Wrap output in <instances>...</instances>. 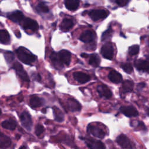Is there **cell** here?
Masks as SVG:
<instances>
[{
  "mask_svg": "<svg viewBox=\"0 0 149 149\" xmlns=\"http://www.w3.org/2000/svg\"><path fill=\"white\" fill-rule=\"evenodd\" d=\"M129 54L131 55H135L139 53V46L138 45H133L130 46L128 49Z\"/></svg>",
  "mask_w": 149,
  "mask_h": 149,
  "instance_id": "d6a6232c",
  "label": "cell"
},
{
  "mask_svg": "<svg viewBox=\"0 0 149 149\" xmlns=\"http://www.w3.org/2000/svg\"><path fill=\"white\" fill-rule=\"evenodd\" d=\"M115 1L119 6H123L127 4L128 0H115Z\"/></svg>",
  "mask_w": 149,
  "mask_h": 149,
  "instance_id": "d590c367",
  "label": "cell"
},
{
  "mask_svg": "<svg viewBox=\"0 0 149 149\" xmlns=\"http://www.w3.org/2000/svg\"><path fill=\"white\" fill-rule=\"evenodd\" d=\"M22 21V27L24 30H30L34 32L38 29V23L35 20L27 17L23 19Z\"/></svg>",
  "mask_w": 149,
  "mask_h": 149,
  "instance_id": "52a82bcc",
  "label": "cell"
},
{
  "mask_svg": "<svg viewBox=\"0 0 149 149\" xmlns=\"http://www.w3.org/2000/svg\"><path fill=\"white\" fill-rule=\"evenodd\" d=\"M8 18L15 23H19L23 20L24 15L20 10H16L8 15Z\"/></svg>",
  "mask_w": 149,
  "mask_h": 149,
  "instance_id": "d6986e66",
  "label": "cell"
},
{
  "mask_svg": "<svg viewBox=\"0 0 149 149\" xmlns=\"http://www.w3.org/2000/svg\"><path fill=\"white\" fill-rule=\"evenodd\" d=\"M50 59L52 62V63H53V65L55 66V68H58L59 67H61L62 65L60 63L58 58V56H57V53L55 52H52L49 56Z\"/></svg>",
  "mask_w": 149,
  "mask_h": 149,
  "instance_id": "83f0119b",
  "label": "cell"
},
{
  "mask_svg": "<svg viewBox=\"0 0 149 149\" xmlns=\"http://www.w3.org/2000/svg\"><path fill=\"white\" fill-rule=\"evenodd\" d=\"M31 77H33V80H35V81H38V82L41 81V76L40 75L39 73L33 72V73L31 74Z\"/></svg>",
  "mask_w": 149,
  "mask_h": 149,
  "instance_id": "e575fe53",
  "label": "cell"
},
{
  "mask_svg": "<svg viewBox=\"0 0 149 149\" xmlns=\"http://www.w3.org/2000/svg\"><path fill=\"white\" fill-rule=\"evenodd\" d=\"M87 132L89 134L100 139H103L105 136V133L102 129L97 126L92 125H88L87 127Z\"/></svg>",
  "mask_w": 149,
  "mask_h": 149,
  "instance_id": "ba28073f",
  "label": "cell"
},
{
  "mask_svg": "<svg viewBox=\"0 0 149 149\" xmlns=\"http://www.w3.org/2000/svg\"><path fill=\"white\" fill-rule=\"evenodd\" d=\"M29 102L30 107L34 108L40 107L44 104V99L41 98L36 95H33L30 97Z\"/></svg>",
  "mask_w": 149,
  "mask_h": 149,
  "instance_id": "e0dca14e",
  "label": "cell"
},
{
  "mask_svg": "<svg viewBox=\"0 0 149 149\" xmlns=\"http://www.w3.org/2000/svg\"><path fill=\"white\" fill-rule=\"evenodd\" d=\"M81 56L83 57V58H86V57L88 56V55L85 54V53H83V54H81Z\"/></svg>",
  "mask_w": 149,
  "mask_h": 149,
  "instance_id": "74e56055",
  "label": "cell"
},
{
  "mask_svg": "<svg viewBox=\"0 0 149 149\" xmlns=\"http://www.w3.org/2000/svg\"><path fill=\"white\" fill-rule=\"evenodd\" d=\"M86 144L87 146L92 149H101L105 148V146L100 140H96L93 139L82 138Z\"/></svg>",
  "mask_w": 149,
  "mask_h": 149,
  "instance_id": "9c48e42d",
  "label": "cell"
},
{
  "mask_svg": "<svg viewBox=\"0 0 149 149\" xmlns=\"http://www.w3.org/2000/svg\"><path fill=\"white\" fill-rule=\"evenodd\" d=\"M57 56L58 60L62 65H69L71 61V53L69 51L66 49H62L57 53Z\"/></svg>",
  "mask_w": 149,
  "mask_h": 149,
  "instance_id": "5b68a950",
  "label": "cell"
},
{
  "mask_svg": "<svg viewBox=\"0 0 149 149\" xmlns=\"http://www.w3.org/2000/svg\"><path fill=\"white\" fill-rule=\"evenodd\" d=\"M13 69L15 70L17 76L23 81L25 82H29L30 79L29 77L23 69L22 65L18 62H15L13 65Z\"/></svg>",
  "mask_w": 149,
  "mask_h": 149,
  "instance_id": "3957f363",
  "label": "cell"
},
{
  "mask_svg": "<svg viewBox=\"0 0 149 149\" xmlns=\"http://www.w3.org/2000/svg\"><path fill=\"white\" fill-rule=\"evenodd\" d=\"M95 36V34L93 31L86 30L80 35L79 40L84 43H90L94 40Z\"/></svg>",
  "mask_w": 149,
  "mask_h": 149,
  "instance_id": "4fadbf2b",
  "label": "cell"
},
{
  "mask_svg": "<svg viewBox=\"0 0 149 149\" xmlns=\"http://www.w3.org/2000/svg\"><path fill=\"white\" fill-rule=\"evenodd\" d=\"M145 86H146V84L144 83H140L137 86V89L138 90H140L143 88H144Z\"/></svg>",
  "mask_w": 149,
  "mask_h": 149,
  "instance_id": "8d00e7d4",
  "label": "cell"
},
{
  "mask_svg": "<svg viewBox=\"0 0 149 149\" xmlns=\"http://www.w3.org/2000/svg\"><path fill=\"white\" fill-rule=\"evenodd\" d=\"M66 8L69 10H75L79 6V0H66L65 2Z\"/></svg>",
  "mask_w": 149,
  "mask_h": 149,
  "instance_id": "cb8c5ba5",
  "label": "cell"
},
{
  "mask_svg": "<svg viewBox=\"0 0 149 149\" xmlns=\"http://www.w3.org/2000/svg\"><path fill=\"white\" fill-rule=\"evenodd\" d=\"M136 68L143 72L149 71V61L143 59H137L134 62Z\"/></svg>",
  "mask_w": 149,
  "mask_h": 149,
  "instance_id": "2e32d148",
  "label": "cell"
},
{
  "mask_svg": "<svg viewBox=\"0 0 149 149\" xmlns=\"http://www.w3.org/2000/svg\"><path fill=\"white\" fill-rule=\"evenodd\" d=\"M73 22L72 19L65 18L64 19L60 25V29L63 31H69L73 26Z\"/></svg>",
  "mask_w": 149,
  "mask_h": 149,
  "instance_id": "603a6c76",
  "label": "cell"
},
{
  "mask_svg": "<svg viewBox=\"0 0 149 149\" xmlns=\"http://www.w3.org/2000/svg\"><path fill=\"white\" fill-rule=\"evenodd\" d=\"M37 9L38 12H41L42 13H47L49 12L48 7L44 2L39 3L37 6Z\"/></svg>",
  "mask_w": 149,
  "mask_h": 149,
  "instance_id": "1f68e13d",
  "label": "cell"
},
{
  "mask_svg": "<svg viewBox=\"0 0 149 149\" xmlns=\"http://www.w3.org/2000/svg\"><path fill=\"white\" fill-rule=\"evenodd\" d=\"M118 144L123 148H131L133 147L130 139L125 134H120L116 138Z\"/></svg>",
  "mask_w": 149,
  "mask_h": 149,
  "instance_id": "7c38bea8",
  "label": "cell"
},
{
  "mask_svg": "<svg viewBox=\"0 0 149 149\" xmlns=\"http://www.w3.org/2000/svg\"><path fill=\"white\" fill-rule=\"evenodd\" d=\"M44 131V127L40 123L37 124L35 127V133L36 136H39L41 135Z\"/></svg>",
  "mask_w": 149,
  "mask_h": 149,
  "instance_id": "836d02e7",
  "label": "cell"
},
{
  "mask_svg": "<svg viewBox=\"0 0 149 149\" xmlns=\"http://www.w3.org/2000/svg\"><path fill=\"white\" fill-rule=\"evenodd\" d=\"M53 113L55 120L57 122H62L64 120V115L62 112L56 107H53Z\"/></svg>",
  "mask_w": 149,
  "mask_h": 149,
  "instance_id": "4316f807",
  "label": "cell"
},
{
  "mask_svg": "<svg viewBox=\"0 0 149 149\" xmlns=\"http://www.w3.org/2000/svg\"><path fill=\"white\" fill-rule=\"evenodd\" d=\"M0 42L2 44H8L10 42V35L7 30H0Z\"/></svg>",
  "mask_w": 149,
  "mask_h": 149,
  "instance_id": "d4e9b609",
  "label": "cell"
},
{
  "mask_svg": "<svg viewBox=\"0 0 149 149\" xmlns=\"http://www.w3.org/2000/svg\"><path fill=\"white\" fill-rule=\"evenodd\" d=\"M1 114V109H0V115Z\"/></svg>",
  "mask_w": 149,
  "mask_h": 149,
  "instance_id": "ee69618b",
  "label": "cell"
},
{
  "mask_svg": "<svg viewBox=\"0 0 149 149\" xmlns=\"http://www.w3.org/2000/svg\"><path fill=\"white\" fill-rule=\"evenodd\" d=\"M17 58L23 63L32 65L37 59L36 55L24 47H19L15 50Z\"/></svg>",
  "mask_w": 149,
  "mask_h": 149,
  "instance_id": "6da1fadb",
  "label": "cell"
},
{
  "mask_svg": "<svg viewBox=\"0 0 149 149\" xmlns=\"http://www.w3.org/2000/svg\"><path fill=\"white\" fill-rule=\"evenodd\" d=\"M4 58L5 59L6 62L8 63H10L13 61L15 59L14 54L12 51H6L4 53Z\"/></svg>",
  "mask_w": 149,
  "mask_h": 149,
  "instance_id": "f546056e",
  "label": "cell"
},
{
  "mask_svg": "<svg viewBox=\"0 0 149 149\" xmlns=\"http://www.w3.org/2000/svg\"><path fill=\"white\" fill-rule=\"evenodd\" d=\"M134 86V83L131 80H125L122 83V85L121 87V93L123 94H125L127 93L131 92L133 90Z\"/></svg>",
  "mask_w": 149,
  "mask_h": 149,
  "instance_id": "7402d4cb",
  "label": "cell"
},
{
  "mask_svg": "<svg viewBox=\"0 0 149 149\" xmlns=\"http://www.w3.org/2000/svg\"><path fill=\"white\" fill-rule=\"evenodd\" d=\"M20 120L22 125L28 131H31L33 126L31 116L29 112L25 111L22 112L20 115Z\"/></svg>",
  "mask_w": 149,
  "mask_h": 149,
  "instance_id": "7a4b0ae2",
  "label": "cell"
},
{
  "mask_svg": "<svg viewBox=\"0 0 149 149\" xmlns=\"http://www.w3.org/2000/svg\"><path fill=\"white\" fill-rule=\"evenodd\" d=\"M26 148V147H24V146H22V147H20V148Z\"/></svg>",
  "mask_w": 149,
  "mask_h": 149,
  "instance_id": "7bdbcfd3",
  "label": "cell"
},
{
  "mask_svg": "<svg viewBox=\"0 0 149 149\" xmlns=\"http://www.w3.org/2000/svg\"><path fill=\"white\" fill-rule=\"evenodd\" d=\"M120 111L127 117H136L139 115L137 110L133 106H122Z\"/></svg>",
  "mask_w": 149,
  "mask_h": 149,
  "instance_id": "30bf717a",
  "label": "cell"
},
{
  "mask_svg": "<svg viewBox=\"0 0 149 149\" xmlns=\"http://www.w3.org/2000/svg\"><path fill=\"white\" fill-rule=\"evenodd\" d=\"M67 107L69 111L72 112L79 111L81 109L80 104L73 98H69L67 100Z\"/></svg>",
  "mask_w": 149,
  "mask_h": 149,
  "instance_id": "9a60e30c",
  "label": "cell"
},
{
  "mask_svg": "<svg viewBox=\"0 0 149 149\" xmlns=\"http://www.w3.org/2000/svg\"><path fill=\"white\" fill-rule=\"evenodd\" d=\"M17 34H16V33H15V34H16V37H17V38H20V36H21V34H20V33L19 32V31H18V32H17Z\"/></svg>",
  "mask_w": 149,
  "mask_h": 149,
  "instance_id": "f35d334b",
  "label": "cell"
},
{
  "mask_svg": "<svg viewBox=\"0 0 149 149\" xmlns=\"http://www.w3.org/2000/svg\"><path fill=\"white\" fill-rule=\"evenodd\" d=\"M108 11L104 9H93L89 13L88 15L94 21H98L106 18L108 15Z\"/></svg>",
  "mask_w": 149,
  "mask_h": 149,
  "instance_id": "8992f818",
  "label": "cell"
},
{
  "mask_svg": "<svg viewBox=\"0 0 149 149\" xmlns=\"http://www.w3.org/2000/svg\"><path fill=\"white\" fill-rule=\"evenodd\" d=\"M97 90L100 97H104L106 99H109L112 95V91L105 85H98L97 87Z\"/></svg>",
  "mask_w": 149,
  "mask_h": 149,
  "instance_id": "8fae6325",
  "label": "cell"
},
{
  "mask_svg": "<svg viewBox=\"0 0 149 149\" xmlns=\"http://www.w3.org/2000/svg\"><path fill=\"white\" fill-rule=\"evenodd\" d=\"M101 54L102 56L107 59L111 60L113 57L114 49L111 42H107L101 47Z\"/></svg>",
  "mask_w": 149,
  "mask_h": 149,
  "instance_id": "277c9868",
  "label": "cell"
},
{
  "mask_svg": "<svg viewBox=\"0 0 149 149\" xmlns=\"http://www.w3.org/2000/svg\"><path fill=\"white\" fill-rule=\"evenodd\" d=\"M16 138H17V140H19V139L20 138V135H19V134H17V135H16Z\"/></svg>",
  "mask_w": 149,
  "mask_h": 149,
  "instance_id": "b9f144b4",
  "label": "cell"
},
{
  "mask_svg": "<svg viewBox=\"0 0 149 149\" xmlns=\"http://www.w3.org/2000/svg\"><path fill=\"white\" fill-rule=\"evenodd\" d=\"M112 33H113V31L111 28L107 29L106 31H105L102 33L101 36V41H105L111 38L112 36Z\"/></svg>",
  "mask_w": 149,
  "mask_h": 149,
  "instance_id": "f1b7e54d",
  "label": "cell"
},
{
  "mask_svg": "<svg viewBox=\"0 0 149 149\" xmlns=\"http://www.w3.org/2000/svg\"><path fill=\"white\" fill-rule=\"evenodd\" d=\"M101 59L100 56L97 54H93L90 56L89 64L93 67H98L100 65Z\"/></svg>",
  "mask_w": 149,
  "mask_h": 149,
  "instance_id": "484cf974",
  "label": "cell"
},
{
  "mask_svg": "<svg viewBox=\"0 0 149 149\" xmlns=\"http://www.w3.org/2000/svg\"><path fill=\"white\" fill-rule=\"evenodd\" d=\"M122 69L127 73H131L133 71V66L130 63H124L120 65Z\"/></svg>",
  "mask_w": 149,
  "mask_h": 149,
  "instance_id": "4dcf8cb0",
  "label": "cell"
},
{
  "mask_svg": "<svg viewBox=\"0 0 149 149\" xmlns=\"http://www.w3.org/2000/svg\"><path fill=\"white\" fill-rule=\"evenodd\" d=\"M74 79L80 84H84L90 80V76L81 72H76L73 74Z\"/></svg>",
  "mask_w": 149,
  "mask_h": 149,
  "instance_id": "5bb4252c",
  "label": "cell"
},
{
  "mask_svg": "<svg viewBox=\"0 0 149 149\" xmlns=\"http://www.w3.org/2000/svg\"><path fill=\"white\" fill-rule=\"evenodd\" d=\"M41 111H42V113H45V112H46V109H45V108H44V109H42V110H41Z\"/></svg>",
  "mask_w": 149,
  "mask_h": 149,
  "instance_id": "ab89813d",
  "label": "cell"
},
{
  "mask_svg": "<svg viewBox=\"0 0 149 149\" xmlns=\"http://www.w3.org/2000/svg\"><path fill=\"white\" fill-rule=\"evenodd\" d=\"M108 78L111 82L115 84L119 83L122 81V75L116 70H111L108 74Z\"/></svg>",
  "mask_w": 149,
  "mask_h": 149,
  "instance_id": "ffe728a7",
  "label": "cell"
},
{
  "mask_svg": "<svg viewBox=\"0 0 149 149\" xmlns=\"http://www.w3.org/2000/svg\"><path fill=\"white\" fill-rule=\"evenodd\" d=\"M146 112H147V115H148V116H149V108H148L147 109V110H146Z\"/></svg>",
  "mask_w": 149,
  "mask_h": 149,
  "instance_id": "60d3db41",
  "label": "cell"
},
{
  "mask_svg": "<svg viewBox=\"0 0 149 149\" xmlns=\"http://www.w3.org/2000/svg\"><path fill=\"white\" fill-rule=\"evenodd\" d=\"M12 144L10 138L0 132V148H9Z\"/></svg>",
  "mask_w": 149,
  "mask_h": 149,
  "instance_id": "ac0fdd59",
  "label": "cell"
},
{
  "mask_svg": "<svg viewBox=\"0 0 149 149\" xmlns=\"http://www.w3.org/2000/svg\"><path fill=\"white\" fill-rule=\"evenodd\" d=\"M1 126L3 128L9 130H14L17 126L16 122L12 119H8L3 120L1 123Z\"/></svg>",
  "mask_w": 149,
  "mask_h": 149,
  "instance_id": "44dd1931",
  "label": "cell"
}]
</instances>
